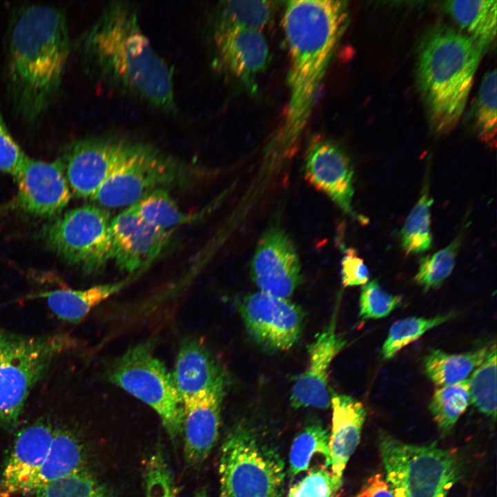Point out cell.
<instances>
[{
  "label": "cell",
  "mask_w": 497,
  "mask_h": 497,
  "mask_svg": "<svg viewBox=\"0 0 497 497\" xmlns=\"http://www.w3.org/2000/svg\"><path fill=\"white\" fill-rule=\"evenodd\" d=\"M355 497H394L389 484L382 474L369 477Z\"/></svg>",
  "instance_id": "42"
},
{
  "label": "cell",
  "mask_w": 497,
  "mask_h": 497,
  "mask_svg": "<svg viewBox=\"0 0 497 497\" xmlns=\"http://www.w3.org/2000/svg\"><path fill=\"white\" fill-rule=\"evenodd\" d=\"M135 276L84 290H55L43 293L41 296L46 300L48 306L57 318L70 323H77L95 306L126 286Z\"/></svg>",
  "instance_id": "23"
},
{
  "label": "cell",
  "mask_w": 497,
  "mask_h": 497,
  "mask_svg": "<svg viewBox=\"0 0 497 497\" xmlns=\"http://www.w3.org/2000/svg\"><path fill=\"white\" fill-rule=\"evenodd\" d=\"M334 493L331 473L325 467H318L291 487L288 497H332Z\"/></svg>",
  "instance_id": "39"
},
{
  "label": "cell",
  "mask_w": 497,
  "mask_h": 497,
  "mask_svg": "<svg viewBox=\"0 0 497 497\" xmlns=\"http://www.w3.org/2000/svg\"><path fill=\"white\" fill-rule=\"evenodd\" d=\"M145 464L144 497H176L174 478L162 449H156Z\"/></svg>",
  "instance_id": "37"
},
{
  "label": "cell",
  "mask_w": 497,
  "mask_h": 497,
  "mask_svg": "<svg viewBox=\"0 0 497 497\" xmlns=\"http://www.w3.org/2000/svg\"><path fill=\"white\" fill-rule=\"evenodd\" d=\"M445 8L454 21L482 49H487L496 35L497 1H449Z\"/></svg>",
  "instance_id": "25"
},
{
  "label": "cell",
  "mask_w": 497,
  "mask_h": 497,
  "mask_svg": "<svg viewBox=\"0 0 497 497\" xmlns=\"http://www.w3.org/2000/svg\"><path fill=\"white\" fill-rule=\"evenodd\" d=\"M182 398L226 382L223 371L210 351L199 339L182 340L172 374Z\"/></svg>",
  "instance_id": "22"
},
{
  "label": "cell",
  "mask_w": 497,
  "mask_h": 497,
  "mask_svg": "<svg viewBox=\"0 0 497 497\" xmlns=\"http://www.w3.org/2000/svg\"><path fill=\"white\" fill-rule=\"evenodd\" d=\"M72 50L64 12L47 4L19 9L10 28L7 75L18 114L35 121L57 94Z\"/></svg>",
  "instance_id": "3"
},
{
  "label": "cell",
  "mask_w": 497,
  "mask_h": 497,
  "mask_svg": "<svg viewBox=\"0 0 497 497\" xmlns=\"http://www.w3.org/2000/svg\"><path fill=\"white\" fill-rule=\"evenodd\" d=\"M213 41L222 65L253 92L255 77L269 61V48L262 32L217 22Z\"/></svg>",
  "instance_id": "18"
},
{
  "label": "cell",
  "mask_w": 497,
  "mask_h": 497,
  "mask_svg": "<svg viewBox=\"0 0 497 497\" xmlns=\"http://www.w3.org/2000/svg\"><path fill=\"white\" fill-rule=\"evenodd\" d=\"M331 406L330 467L337 492L342 486L346 465L360 442L366 410L361 402L345 394L333 393Z\"/></svg>",
  "instance_id": "21"
},
{
  "label": "cell",
  "mask_w": 497,
  "mask_h": 497,
  "mask_svg": "<svg viewBox=\"0 0 497 497\" xmlns=\"http://www.w3.org/2000/svg\"><path fill=\"white\" fill-rule=\"evenodd\" d=\"M490 347L484 346L462 353L431 351L423 360L426 376L436 386L455 384L467 380L486 358Z\"/></svg>",
  "instance_id": "26"
},
{
  "label": "cell",
  "mask_w": 497,
  "mask_h": 497,
  "mask_svg": "<svg viewBox=\"0 0 497 497\" xmlns=\"http://www.w3.org/2000/svg\"><path fill=\"white\" fill-rule=\"evenodd\" d=\"M220 497H282L284 466L276 451L248 427L229 432L221 449Z\"/></svg>",
  "instance_id": "7"
},
{
  "label": "cell",
  "mask_w": 497,
  "mask_h": 497,
  "mask_svg": "<svg viewBox=\"0 0 497 497\" xmlns=\"http://www.w3.org/2000/svg\"><path fill=\"white\" fill-rule=\"evenodd\" d=\"M402 302L400 296L386 291L376 280L362 286L359 315L362 320L380 319L388 316Z\"/></svg>",
  "instance_id": "38"
},
{
  "label": "cell",
  "mask_w": 497,
  "mask_h": 497,
  "mask_svg": "<svg viewBox=\"0 0 497 497\" xmlns=\"http://www.w3.org/2000/svg\"><path fill=\"white\" fill-rule=\"evenodd\" d=\"M483 50L465 33L449 27L431 30L422 40L417 79L433 129H453L465 108Z\"/></svg>",
  "instance_id": "4"
},
{
  "label": "cell",
  "mask_w": 497,
  "mask_h": 497,
  "mask_svg": "<svg viewBox=\"0 0 497 497\" xmlns=\"http://www.w3.org/2000/svg\"><path fill=\"white\" fill-rule=\"evenodd\" d=\"M148 340L129 348L111 362L108 380L150 406L159 416L170 438L183 433L184 406L172 374L153 353Z\"/></svg>",
  "instance_id": "8"
},
{
  "label": "cell",
  "mask_w": 497,
  "mask_h": 497,
  "mask_svg": "<svg viewBox=\"0 0 497 497\" xmlns=\"http://www.w3.org/2000/svg\"><path fill=\"white\" fill-rule=\"evenodd\" d=\"M432 203L433 199L426 181L420 197L407 216L400 233L402 247L408 254L423 253L431 246L430 208Z\"/></svg>",
  "instance_id": "27"
},
{
  "label": "cell",
  "mask_w": 497,
  "mask_h": 497,
  "mask_svg": "<svg viewBox=\"0 0 497 497\" xmlns=\"http://www.w3.org/2000/svg\"><path fill=\"white\" fill-rule=\"evenodd\" d=\"M35 494L36 497H111L107 488L86 469L53 481Z\"/></svg>",
  "instance_id": "36"
},
{
  "label": "cell",
  "mask_w": 497,
  "mask_h": 497,
  "mask_svg": "<svg viewBox=\"0 0 497 497\" xmlns=\"http://www.w3.org/2000/svg\"><path fill=\"white\" fill-rule=\"evenodd\" d=\"M180 166L155 146L132 140L124 156L90 199L105 208L128 207L177 182Z\"/></svg>",
  "instance_id": "10"
},
{
  "label": "cell",
  "mask_w": 497,
  "mask_h": 497,
  "mask_svg": "<svg viewBox=\"0 0 497 497\" xmlns=\"http://www.w3.org/2000/svg\"><path fill=\"white\" fill-rule=\"evenodd\" d=\"M239 311L250 335L266 349L287 351L300 337L304 313L289 299L259 291L244 298Z\"/></svg>",
  "instance_id": "12"
},
{
  "label": "cell",
  "mask_w": 497,
  "mask_h": 497,
  "mask_svg": "<svg viewBox=\"0 0 497 497\" xmlns=\"http://www.w3.org/2000/svg\"><path fill=\"white\" fill-rule=\"evenodd\" d=\"M54 432L52 425L44 422H35L19 432L0 477V497L30 494Z\"/></svg>",
  "instance_id": "20"
},
{
  "label": "cell",
  "mask_w": 497,
  "mask_h": 497,
  "mask_svg": "<svg viewBox=\"0 0 497 497\" xmlns=\"http://www.w3.org/2000/svg\"><path fill=\"white\" fill-rule=\"evenodd\" d=\"M171 232L146 222L133 205L126 207L111 220L112 260L123 272L142 271L166 247Z\"/></svg>",
  "instance_id": "14"
},
{
  "label": "cell",
  "mask_w": 497,
  "mask_h": 497,
  "mask_svg": "<svg viewBox=\"0 0 497 497\" xmlns=\"http://www.w3.org/2000/svg\"><path fill=\"white\" fill-rule=\"evenodd\" d=\"M77 44L86 71L98 82L166 113L176 110L173 69L143 32L133 5L110 2Z\"/></svg>",
  "instance_id": "1"
},
{
  "label": "cell",
  "mask_w": 497,
  "mask_h": 497,
  "mask_svg": "<svg viewBox=\"0 0 497 497\" xmlns=\"http://www.w3.org/2000/svg\"><path fill=\"white\" fill-rule=\"evenodd\" d=\"M378 446L394 497H447L460 478L458 456L435 443H407L381 432Z\"/></svg>",
  "instance_id": "6"
},
{
  "label": "cell",
  "mask_w": 497,
  "mask_h": 497,
  "mask_svg": "<svg viewBox=\"0 0 497 497\" xmlns=\"http://www.w3.org/2000/svg\"><path fill=\"white\" fill-rule=\"evenodd\" d=\"M192 497H208L206 491L204 490H200L197 491L193 496Z\"/></svg>",
  "instance_id": "43"
},
{
  "label": "cell",
  "mask_w": 497,
  "mask_h": 497,
  "mask_svg": "<svg viewBox=\"0 0 497 497\" xmlns=\"http://www.w3.org/2000/svg\"><path fill=\"white\" fill-rule=\"evenodd\" d=\"M342 282L344 287L363 286L370 279L364 260L354 249H347L342 260Z\"/></svg>",
  "instance_id": "41"
},
{
  "label": "cell",
  "mask_w": 497,
  "mask_h": 497,
  "mask_svg": "<svg viewBox=\"0 0 497 497\" xmlns=\"http://www.w3.org/2000/svg\"><path fill=\"white\" fill-rule=\"evenodd\" d=\"M132 140L102 135L72 142L61 158L71 194L91 199L121 160Z\"/></svg>",
  "instance_id": "11"
},
{
  "label": "cell",
  "mask_w": 497,
  "mask_h": 497,
  "mask_svg": "<svg viewBox=\"0 0 497 497\" xmlns=\"http://www.w3.org/2000/svg\"><path fill=\"white\" fill-rule=\"evenodd\" d=\"M305 175L315 188L327 195L344 213L366 224L367 219L353 208V170L347 154L326 139L312 142L306 153Z\"/></svg>",
  "instance_id": "16"
},
{
  "label": "cell",
  "mask_w": 497,
  "mask_h": 497,
  "mask_svg": "<svg viewBox=\"0 0 497 497\" xmlns=\"http://www.w3.org/2000/svg\"><path fill=\"white\" fill-rule=\"evenodd\" d=\"M14 177L18 204L30 214L43 217L57 215L70 199L61 159L46 162L27 156Z\"/></svg>",
  "instance_id": "15"
},
{
  "label": "cell",
  "mask_w": 497,
  "mask_h": 497,
  "mask_svg": "<svg viewBox=\"0 0 497 497\" xmlns=\"http://www.w3.org/2000/svg\"><path fill=\"white\" fill-rule=\"evenodd\" d=\"M346 343L336 331L335 315L308 347V366L297 379L291 393L290 400L294 408L328 409L331 406L329 370Z\"/></svg>",
  "instance_id": "17"
},
{
  "label": "cell",
  "mask_w": 497,
  "mask_h": 497,
  "mask_svg": "<svg viewBox=\"0 0 497 497\" xmlns=\"http://www.w3.org/2000/svg\"><path fill=\"white\" fill-rule=\"evenodd\" d=\"M271 1H228L220 6L218 23L261 31L271 21L275 10Z\"/></svg>",
  "instance_id": "33"
},
{
  "label": "cell",
  "mask_w": 497,
  "mask_h": 497,
  "mask_svg": "<svg viewBox=\"0 0 497 497\" xmlns=\"http://www.w3.org/2000/svg\"><path fill=\"white\" fill-rule=\"evenodd\" d=\"M26 157L10 134L0 111V171L14 177Z\"/></svg>",
  "instance_id": "40"
},
{
  "label": "cell",
  "mask_w": 497,
  "mask_h": 497,
  "mask_svg": "<svg viewBox=\"0 0 497 497\" xmlns=\"http://www.w3.org/2000/svg\"><path fill=\"white\" fill-rule=\"evenodd\" d=\"M496 345L490 347L489 352L469 378L470 402L483 414L496 418Z\"/></svg>",
  "instance_id": "31"
},
{
  "label": "cell",
  "mask_w": 497,
  "mask_h": 497,
  "mask_svg": "<svg viewBox=\"0 0 497 497\" xmlns=\"http://www.w3.org/2000/svg\"><path fill=\"white\" fill-rule=\"evenodd\" d=\"M329 436L320 424L306 426L294 439L289 455V474L295 476L306 470L312 458L322 455L325 467H330Z\"/></svg>",
  "instance_id": "32"
},
{
  "label": "cell",
  "mask_w": 497,
  "mask_h": 497,
  "mask_svg": "<svg viewBox=\"0 0 497 497\" xmlns=\"http://www.w3.org/2000/svg\"><path fill=\"white\" fill-rule=\"evenodd\" d=\"M111 220L106 208L86 204L65 212L46 226L43 237L66 262L96 273L112 260Z\"/></svg>",
  "instance_id": "9"
},
{
  "label": "cell",
  "mask_w": 497,
  "mask_h": 497,
  "mask_svg": "<svg viewBox=\"0 0 497 497\" xmlns=\"http://www.w3.org/2000/svg\"><path fill=\"white\" fill-rule=\"evenodd\" d=\"M81 445L70 431L55 429L48 454L35 476L30 493L43 486L86 469Z\"/></svg>",
  "instance_id": "24"
},
{
  "label": "cell",
  "mask_w": 497,
  "mask_h": 497,
  "mask_svg": "<svg viewBox=\"0 0 497 497\" xmlns=\"http://www.w3.org/2000/svg\"><path fill=\"white\" fill-rule=\"evenodd\" d=\"M132 205L144 220L165 231H172L194 218L182 211L165 188L154 190Z\"/></svg>",
  "instance_id": "28"
},
{
  "label": "cell",
  "mask_w": 497,
  "mask_h": 497,
  "mask_svg": "<svg viewBox=\"0 0 497 497\" xmlns=\"http://www.w3.org/2000/svg\"><path fill=\"white\" fill-rule=\"evenodd\" d=\"M347 2L292 0L286 3L283 28L290 54L289 97L283 121L269 151L284 156L305 128L330 60L346 29Z\"/></svg>",
  "instance_id": "2"
},
{
  "label": "cell",
  "mask_w": 497,
  "mask_h": 497,
  "mask_svg": "<svg viewBox=\"0 0 497 497\" xmlns=\"http://www.w3.org/2000/svg\"><path fill=\"white\" fill-rule=\"evenodd\" d=\"M455 315L456 313L450 312L430 318L411 316L396 321L390 327L382 346V360L392 359L400 350L427 331L452 320Z\"/></svg>",
  "instance_id": "30"
},
{
  "label": "cell",
  "mask_w": 497,
  "mask_h": 497,
  "mask_svg": "<svg viewBox=\"0 0 497 497\" xmlns=\"http://www.w3.org/2000/svg\"><path fill=\"white\" fill-rule=\"evenodd\" d=\"M470 403L469 378L435 389L429 410L439 429L449 433Z\"/></svg>",
  "instance_id": "29"
},
{
  "label": "cell",
  "mask_w": 497,
  "mask_h": 497,
  "mask_svg": "<svg viewBox=\"0 0 497 497\" xmlns=\"http://www.w3.org/2000/svg\"><path fill=\"white\" fill-rule=\"evenodd\" d=\"M253 281L260 291L289 299L302 280L299 257L290 237L282 229L266 231L251 262Z\"/></svg>",
  "instance_id": "13"
},
{
  "label": "cell",
  "mask_w": 497,
  "mask_h": 497,
  "mask_svg": "<svg viewBox=\"0 0 497 497\" xmlns=\"http://www.w3.org/2000/svg\"><path fill=\"white\" fill-rule=\"evenodd\" d=\"M496 70L483 77L475 104V125L480 140L490 147L496 145Z\"/></svg>",
  "instance_id": "35"
},
{
  "label": "cell",
  "mask_w": 497,
  "mask_h": 497,
  "mask_svg": "<svg viewBox=\"0 0 497 497\" xmlns=\"http://www.w3.org/2000/svg\"><path fill=\"white\" fill-rule=\"evenodd\" d=\"M73 344L66 334L29 336L0 331L1 427H15L34 387Z\"/></svg>",
  "instance_id": "5"
},
{
  "label": "cell",
  "mask_w": 497,
  "mask_h": 497,
  "mask_svg": "<svg viewBox=\"0 0 497 497\" xmlns=\"http://www.w3.org/2000/svg\"><path fill=\"white\" fill-rule=\"evenodd\" d=\"M462 233L463 231L446 247L420 260L414 281L425 290L438 288L451 274Z\"/></svg>",
  "instance_id": "34"
},
{
  "label": "cell",
  "mask_w": 497,
  "mask_h": 497,
  "mask_svg": "<svg viewBox=\"0 0 497 497\" xmlns=\"http://www.w3.org/2000/svg\"><path fill=\"white\" fill-rule=\"evenodd\" d=\"M226 382L182 398L184 455L186 464L198 466L217 441Z\"/></svg>",
  "instance_id": "19"
}]
</instances>
